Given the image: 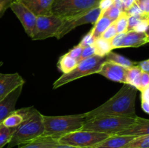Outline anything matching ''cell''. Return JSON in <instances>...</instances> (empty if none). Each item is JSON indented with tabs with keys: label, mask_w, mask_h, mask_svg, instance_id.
Instances as JSON below:
<instances>
[{
	"label": "cell",
	"mask_w": 149,
	"mask_h": 148,
	"mask_svg": "<svg viewBox=\"0 0 149 148\" xmlns=\"http://www.w3.org/2000/svg\"><path fill=\"white\" fill-rule=\"evenodd\" d=\"M138 90L132 86L124 84L122 88L108 101L84 113L86 120L100 115L135 117V100Z\"/></svg>",
	"instance_id": "cell-1"
},
{
	"label": "cell",
	"mask_w": 149,
	"mask_h": 148,
	"mask_svg": "<svg viewBox=\"0 0 149 148\" xmlns=\"http://www.w3.org/2000/svg\"><path fill=\"white\" fill-rule=\"evenodd\" d=\"M42 114L33 107L26 109L25 119L13 133L7 148L29 143L44 135Z\"/></svg>",
	"instance_id": "cell-2"
},
{
	"label": "cell",
	"mask_w": 149,
	"mask_h": 148,
	"mask_svg": "<svg viewBox=\"0 0 149 148\" xmlns=\"http://www.w3.org/2000/svg\"><path fill=\"white\" fill-rule=\"evenodd\" d=\"M42 118L45 129L43 136L56 139L71 132L81 130L86 121L84 113L56 116L42 115Z\"/></svg>",
	"instance_id": "cell-3"
},
{
	"label": "cell",
	"mask_w": 149,
	"mask_h": 148,
	"mask_svg": "<svg viewBox=\"0 0 149 148\" xmlns=\"http://www.w3.org/2000/svg\"><path fill=\"white\" fill-rule=\"evenodd\" d=\"M135 117L100 115L86 120L81 130L104 133L109 135H115L133 124L138 119Z\"/></svg>",
	"instance_id": "cell-4"
},
{
	"label": "cell",
	"mask_w": 149,
	"mask_h": 148,
	"mask_svg": "<svg viewBox=\"0 0 149 148\" xmlns=\"http://www.w3.org/2000/svg\"><path fill=\"white\" fill-rule=\"evenodd\" d=\"M106 61V57H100L94 55L87 59L79 61L77 67L66 74H62L53 84V89H56L64 86L65 84L81 78L82 77L93 74L98 73L102 64Z\"/></svg>",
	"instance_id": "cell-5"
},
{
	"label": "cell",
	"mask_w": 149,
	"mask_h": 148,
	"mask_svg": "<svg viewBox=\"0 0 149 148\" xmlns=\"http://www.w3.org/2000/svg\"><path fill=\"white\" fill-rule=\"evenodd\" d=\"M99 1L100 0H55L52 15L63 20L71 18L98 6Z\"/></svg>",
	"instance_id": "cell-6"
},
{
	"label": "cell",
	"mask_w": 149,
	"mask_h": 148,
	"mask_svg": "<svg viewBox=\"0 0 149 148\" xmlns=\"http://www.w3.org/2000/svg\"><path fill=\"white\" fill-rule=\"evenodd\" d=\"M111 135L92 131L78 130L61 136L59 144L68 145L79 148H93Z\"/></svg>",
	"instance_id": "cell-7"
},
{
	"label": "cell",
	"mask_w": 149,
	"mask_h": 148,
	"mask_svg": "<svg viewBox=\"0 0 149 148\" xmlns=\"http://www.w3.org/2000/svg\"><path fill=\"white\" fill-rule=\"evenodd\" d=\"M63 19L50 15L36 16L32 40H45L50 37H55L58 29L62 25Z\"/></svg>",
	"instance_id": "cell-8"
},
{
	"label": "cell",
	"mask_w": 149,
	"mask_h": 148,
	"mask_svg": "<svg viewBox=\"0 0 149 148\" xmlns=\"http://www.w3.org/2000/svg\"><path fill=\"white\" fill-rule=\"evenodd\" d=\"M100 14H101V10H100L98 6H97L84 14L63 20L62 25L55 35V38L57 39H61L78 26L89 24V23L94 24L100 17Z\"/></svg>",
	"instance_id": "cell-9"
},
{
	"label": "cell",
	"mask_w": 149,
	"mask_h": 148,
	"mask_svg": "<svg viewBox=\"0 0 149 148\" xmlns=\"http://www.w3.org/2000/svg\"><path fill=\"white\" fill-rule=\"evenodd\" d=\"M10 8L21 23L25 32L31 38L36 23V16L27 8L21 1L13 0Z\"/></svg>",
	"instance_id": "cell-10"
},
{
	"label": "cell",
	"mask_w": 149,
	"mask_h": 148,
	"mask_svg": "<svg viewBox=\"0 0 149 148\" xmlns=\"http://www.w3.org/2000/svg\"><path fill=\"white\" fill-rule=\"evenodd\" d=\"M3 65L0 62V67ZM25 81L17 73H0V101L14 91L20 86L24 85Z\"/></svg>",
	"instance_id": "cell-11"
},
{
	"label": "cell",
	"mask_w": 149,
	"mask_h": 148,
	"mask_svg": "<svg viewBox=\"0 0 149 148\" xmlns=\"http://www.w3.org/2000/svg\"><path fill=\"white\" fill-rule=\"evenodd\" d=\"M127 68L114 62L106 60L100 66L97 74L103 75L110 81L124 84L126 83Z\"/></svg>",
	"instance_id": "cell-12"
},
{
	"label": "cell",
	"mask_w": 149,
	"mask_h": 148,
	"mask_svg": "<svg viewBox=\"0 0 149 148\" xmlns=\"http://www.w3.org/2000/svg\"><path fill=\"white\" fill-rule=\"evenodd\" d=\"M23 86H20L9 95L0 101V123L14 110L19 97L21 95Z\"/></svg>",
	"instance_id": "cell-13"
},
{
	"label": "cell",
	"mask_w": 149,
	"mask_h": 148,
	"mask_svg": "<svg viewBox=\"0 0 149 148\" xmlns=\"http://www.w3.org/2000/svg\"><path fill=\"white\" fill-rule=\"evenodd\" d=\"M18 1V0H17ZM36 16L50 15L55 0H19Z\"/></svg>",
	"instance_id": "cell-14"
},
{
	"label": "cell",
	"mask_w": 149,
	"mask_h": 148,
	"mask_svg": "<svg viewBox=\"0 0 149 148\" xmlns=\"http://www.w3.org/2000/svg\"><path fill=\"white\" fill-rule=\"evenodd\" d=\"M149 41L148 33L129 30L125 33L122 48L139 47L148 44Z\"/></svg>",
	"instance_id": "cell-15"
},
{
	"label": "cell",
	"mask_w": 149,
	"mask_h": 148,
	"mask_svg": "<svg viewBox=\"0 0 149 148\" xmlns=\"http://www.w3.org/2000/svg\"><path fill=\"white\" fill-rule=\"evenodd\" d=\"M149 134V120L138 117L136 121L127 129L119 132L117 135L140 136Z\"/></svg>",
	"instance_id": "cell-16"
},
{
	"label": "cell",
	"mask_w": 149,
	"mask_h": 148,
	"mask_svg": "<svg viewBox=\"0 0 149 148\" xmlns=\"http://www.w3.org/2000/svg\"><path fill=\"white\" fill-rule=\"evenodd\" d=\"M135 136L111 135L93 148H124Z\"/></svg>",
	"instance_id": "cell-17"
},
{
	"label": "cell",
	"mask_w": 149,
	"mask_h": 148,
	"mask_svg": "<svg viewBox=\"0 0 149 148\" xmlns=\"http://www.w3.org/2000/svg\"><path fill=\"white\" fill-rule=\"evenodd\" d=\"M26 109L27 107L14 110L1 122V124L9 128L17 127L24 120Z\"/></svg>",
	"instance_id": "cell-18"
},
{
	"label": "cell",
	"mask_w": 149,
	"mask_h": 148,
	"mask_svg": "<svg viewBox=\"0 0 149 148\" xmlns=\"http://www.w3.org/2000/svg\"><path fill=\"white\" fill-rule=\"evenodd\" d=\"M58 144H59L58 139L50 136H42L29 143L20 145L18 148H52Z\"/></svg>",
	"instance_id": "cell-19"
},
{
	"label": "cell",
	"mask_w": 149,
	"mask_h": 148,
	"mask_svg": "<svg viewBox=\"0 0 149 148\" xmlns=\"http://www.w3.org/2000/svg\"><path fill=\"white\" fill-rule=\"evenodd\" d=\"M142 71L137 65L127 68L126 83L135 87L138 91L141 89V74Z\"/></svg>",
	"instance_id": "cell-20"
},
{
	"label": "cell",
	"mask_w": 149,
	"mask_h": 148,
	"mask_svg": "<svg viewBox=\"0 0 149 148\" xmlns=\"http://www.w3.org/2000/svg\"><path fill=\"white\" fill-rule=\"evenodd\" d=\"M113 22L110 19L108 18L107 17H106L103 15L100 14V17L94 23V26L92 28V30H90V33L93 35V37L96 39L97 38L100 37V36L103 34V32L107 29V28Z\"/></svg>",
	"instance_id": "cell-21"
},
{
	"label": "cell",
	"mask_w": 149,
	"mask_h": 148,
	"mask_svg": "<svg viewBox=\"0 0 149 148\" xmlns=\"http://www.w3.org/2000/svg\"><path fill=\"white\" fill-rule=\"evenodd\" d=\"M78 62V61L65 53L59 58L57 66L63 74H66L72 71L77 67Z\"/></svg>",
	"instance_id": "cell-22"
},
{
	"label": "cell",
	"mask_w": 149,
	"mask_h": 148,
	"mask_svg": "<svg viewBox=\"0 0 149 148\" xmlns=\"http://www.w3.org/2000/svg\"><path fill=\"white\" fill-rule=\"evenodd\" d=\"M106 60L114 62V63L125 67V68H130V67L135 66L137 63V62L131 60V59L124 57L123 55L116 53L113 51L110 52L106 55Z\"/></svg>",
	"instance_id": "cell-23"
},
{
	"label": "cell",
	"mask_w": 149,
	"mask_h": 148,
	"mask_svg": "<svg viewBox=\"0 0 149 148\" xmlns=\"http://www.w3.org/2000/svg\"><path fill=\"white\" fill-rule=\"evenodd\" d=\"M95 55L100 57H106L108 54L113 50L110 41L105 40L99 37L95 40L94 44Z\"/></svg>",
	"instance_id": "cell-24"
},
{
	"label": "cell",
	"mask_w": 149,
	"mask_h": 148,
	"mask_svg": "<svg viewBox=\"0 0 149 148\" xmlns=\"http://www.w3.org/2000/svg\"><path fill=\"white\" fill-rule=\"evenodd\" d=\"M16 128L6 127L0 123V148H3L10 142Z\"/></svg>",
	"instance_id": "cell-25"
},
{
	"label": "cell",
	"mask_w": 149,
	"mask_h": 148,
	"mask_svg": "<svg viewBox=\"0 0 149 148\" xmlns=\"http://www.w3.org/2000/svg\"><path fill=\"white\" fill-rule=\"evenodd\" d=\"M124 148H149V134L135 136Z\"/></svg>",
	"instance_id": "cell-26"
},
{
	"label": "cell",
	"mask_w": 149,
	"mask_h": 148,
	"mask_svg": "<svg viewBox=\"0 0 149 148\" xmlns=\"http://www.w3.org/2000/svg\"><path fill=\"white\" fill-rule=\"evenodd\" d=\"M127 19L128 15L125 11L122 12L116 21H114L116 33H122L127 31Z\"/></svg>",
	"instance_id": "cell-27"
},
{
	"label": "cell",
	"mask_w": 149,
	"mask_h": 148,
	"mask_svg": "<svg viewBox=\"0 0 149 148\" xmlns=\"http://www.w3.org/2000/svg\"><path fill=\"white\" fill-rule=\"evenodd\" d=\"M149 16L141 15V16H128L127 19V31L134 30L136 26L139 24L142 20L145 19H148Z\"/></svg>",
	"instance_id": "cell-28"
},
{
	"label": "cell",
	"mask_w": 149,
	"mask_h": 148,
	"mask_svg": "<svg viewBox=\"0 0 149 148\" xmlns=\"http://www.w3.org/2000/svg\"><path fill=\"white\" fill-rule=\"evenodd\" d=\"M122 13V11H121L119 9H118L117 7H115V6L112 5L109 7L108 10H106V11L103 12H101V15H103L106 17H107L108 18L110 19L112 22L116 21V19L119 17V16L120 15V14Z\"/></svg>",
	"instance_id": "cell-29"
},
{
	"label": "cell",
	"mask_w": 149,
	"mask_h": 148,
	"mask_svg": "<svg viewBox=\"0 0 149 148\" xmlns=\"http://www.w3.org/2000/svg\"><path fill=\"white\" fill-rule=\"evenodd\" d=\"M116 34H117V33H116L115 23L114 22H113V23H112L107 28V29L103 32V34L100 36V38L105 39V40L110 41Z\"/></svg>",
	"instance_id": "cell-30"
},
{
	"label": "cell",
	"mask_w": 149,
	"mask_h": 148,
	"mask_svg": "<svg viewBox=\"0 0 149 148\" xmlns=\"http://www.w3.org/2000/svg\"><path fill=\"white\" fill-rule=\"evenodd\" d=\"M125 33H117V34L115 35V36L111 39L110 43H111V45L112 48H113V49L122 48V41H123Z\"/></svg>",
	"instance_id": "cell-31"
},
{
	"label": "cell",
	"mask_w": 149,
	"mask_h": 148,
	"mask_svg": "<svg viewBox=\"0 0 149 148\" xmlns=\"http://www.w3.org/2000/svg\"><path fill=\"white\" fill-rule=\"evenodd\" d=\"M82 49H83V47L79 44L76 45L75 46H74L72 49H70L66 54L68 55V56L74 58V59H75L76 60H77L79 62V61L80 60V57H81Z\"/></svg>",
	"instance_id": "cell-32"
},
{
	"label": "cell",
	"mask_w": 149,
	"mask_h": 148,
	"mask_svg": "<svg viewBox=\"0 0 149 148\" xmlns=\"http://www.w3.org/2000/svg\"><path fill=\"white\" fill-rule=\"evenodd\" d=\"M125 12L127 13L128 16H141V15H145L141 10L140 9V7L137 5L136 3H134L132 6L129 7L127 10H125ZM149 16V15H147Z\"/></svg>",
	"instance_id": "cell-33"
},
{
	"label": "cell",
	"mask_w": 149,
	"mask_h": 148,
	"mask_svg": "<svg viewBox=\"0 0 149 148\" xmlns=\"http://www.w3.org/2000/svg\"><path fill=\"white\" fill-rule=\"evenodd\" d=\"M94 55H95V51L94 46L91 45V46H85V47H83L81 57H80V60L87 59V58L91 57L94 56Z\"/></svg>",
	"instance_id": "cell-34"
},
{
	"label": "cell",
	"mask_w": 149,
	"mask_h": 148,
	"mask_svg": "<svg viewBox=\"0 0 149 148\" xmlns=\"http://www.w3.org/2000/svg\"><path fill=\"white\" fill-rule=\"evenodd\" d=\"M95 40V39L93 37V36L91 34V33H90V31L82 38L81 41L79 42V44L81 45L82 47L91 46V45L94 44Z\"/></svg>",
	"instance_id": "cell-35"
},
{
	"label": "cell",
	"mask_w": 149,
	"mask_h": 148,
	"mask_svg": "<svg viewBox=\"0 0 149 148\" xmlns=\"http://www.w3.org/2000/svg\"><path fill=\"white\" fill-rule=\"evenodd\" d=\"M148 26H149V19H145V20H142L139 24L136 26V27L134 28L133 30L138 32H142V33H148Z\"/></svg>",
	"instance_id": "cell-36"
},
{
	"label": "cell",
	"mask_w": 149,
	"mask_h": 148,
	"mask_svg": "<svg viewBox=\"0 0 149 148\" xmlns=\"http://www.w3.org/2000/svg\"><path fill=\"white\" fill-rule=\"evenodd\" d=\"M135 3L144 14L149 15V0H136Z\"/></svg>",
	"instance_id": "cell-37"
},
{
	"label": "cell",
	"mask_w": 149,
	"mask_h": 148,
	"mask_svg": "<svg viewBox=\"0 0 149 148\" xmlns=\"http://www.w3.org/2000/svg\"><path fill=\"white\" fill-rule=\"evenodd\" d=\"M149 86V73L141 72V89L140 91Z\"/></svg>",
	"instance_id": "cell-38"
},
{
	"label": "cell",
	"mask_w": 149,
	"mask_h": 148,
	"mask_svg": "<svg viewBox=\"0 0 149 148\" xmlns=\"http://www.w3.org/2000/svg\"><path fill=\"white\" fill-rule=\"evenodd\" d=\"M13 0H0V17L4 14L6 10L10 8Z\"/></svg>",
	"instance_id": "cell-39"
},
{
	"label": "cell",
	"mask_w": 149,
	"mask_h": 148,
	"mask_svg": "<svg viewBox=\"0 0 149 148\" xmlns=\"http://www.w3.org/2000/svg\"><path fill=\"white\" fill-rule=\"evenodd\" d=\"M113 5L112 0H100L98 4V7L101 10V12L106 11L111 6Z\"/></svg>",
	"instance_id": "cell-40"
},
{
	"label": "cell",
	"mask_w": 149,
	"mask_h": 148,
	"mask_svg": "<svg viewBox=\"0 0 149 148\" xmlns=\"http://www.w3.org/2000/svg\"><path fill=\"white\" fill-rule=\"evenodd\" d=\"M136 65L143 72L149 73V59H147L141 62H137Z\"/></svg>",
	"instance_id": "cell-41"
},
{
	"label": "cell",
	"mask_w": 149,
	"mask_h": 148,
	"mask_svg": "<svg viewBox=\"0 0 149 148\" xmlns=\"http://www.w3.org/2000/svg\"><path fill=\"white\" fill-rule=\"evenodd\" d=\"M141 102H149V86L141 91Z\"/></svg>",
	"instance_id": "cell-42"
},
{
	"label": "cell",
	"mask_w": 149,
	"mask_h": 148,
	"mask_svg": "<svg viewBox=\"0 0 149 148\" xmlns=\"http://www.w3.org/2000/svg\"><path fill=\"white\" fill-rule=\"evenodd\" d=\"M113 5L117 7L122 12L125 11V0H112Z\"/></svg>",
	"instance_id": "cell-43"
},
{
	"label": "cell",
	"mask_w": 149,
	"mask_h": 148,
	"mask_svg": "<svg viewBox=\"0 0 149 148\" xmlns=\"http://www.w3.org/2000/svg\"><path fill=\"white\" fill-rule=\"evenodd\" d=\"M141 107L146 114L149 113V102H141Z\"/></svg>",
	"instance_id": "cell-44"
},
{
	"label": "cell",
	"mask_w": 149,
	"mask_h": 148,
	"mask_svg": "<svg viewBox=\"0 0 149 148\" xmlns=\"http://www.w3.org/2000/svg\"><path fill=\"white\" fill-rule=\"evenodd\" d=\"M136 0H125V11L127 10L130 6L135 3Z\"/></svg>",
	"instance_id": "cell-45"
},
{
	"label": "cell",
	"mask_w": 149,
	"mask_h": 148,
	"mask_svg": "<svg viewBox=\"0 0 149 148\" xmlns=\"http://www.w3.org/2000/svg\"><path fill=\"white\" fill-rule=\"evenodd\" d=\"M52 148H79V147H77L71 146V145H62V144H58L56 146L53 147Z\"/></svg>",
	"instance_id": "cell-46"
},
{
	"label": "cell",
	"mask_w": 149,
	"mask_h": 148,
	"mask_svg": "<svg viewBox=\"0 0 149 148\" xmlns=\"http://www.w3.org/2000/svg\"><path fill=\"white\" fill-rule=\"evenodd\" d=\"M18 1H19V0H18Z\"/></svg>",
	"instance_id": "cell-47"
}]
</instances>
